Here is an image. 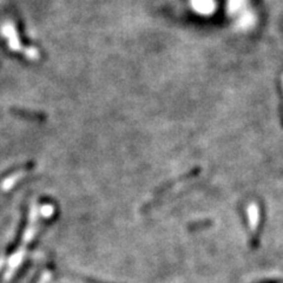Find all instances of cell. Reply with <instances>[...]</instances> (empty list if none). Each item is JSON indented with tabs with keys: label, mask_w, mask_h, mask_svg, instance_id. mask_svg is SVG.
<instances>
[{
	"label": "cell",
	"mask_w": 283,
	"mask_h": 283,
	"mask_svg": "<svg viewBox=\"0 0 283 283\" xmlns=\"http://www.w3.org/2000/svg\"><path fill=\"white\" fill-rule=\"evenodd\" d=\"M0 32L4 35L6 40H7L8 46L12 51H22L23 47L20 45L19 38H18L16 28L11 22L2 23L1 28H0Z\"/></svg>",
	"instance_id": "obj_1"
}]
</instances>
